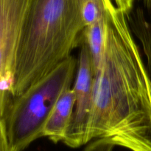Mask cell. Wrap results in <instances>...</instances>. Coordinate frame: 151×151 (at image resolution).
Here are the masks:
<instances>
[{"label":"cell","mask_w":151,"mask_h":151,"mask_svg":"<svg viewBox=\"0 0 151 151\" xmlns=\"http://www.w3.org/2000/svg\"><path fill=\"white\" fill-rule=\"evenodd\" d=\"M116 145L106 139H95L89 142L84 151H114Z\"/></svg>","instance_id":"obj_9"},{"label":"cell","mask_w":151,"mask_h":151,"mask_svg":"<svg viewBox=\"0 0 151 151\" xmlns=\"http://www.w3.org/2000/svg\"><path fill=\"white\" fill-rule=\"evenodd\" d=\"M83 0H30L15 60L13 98L70 57L85 24Z\"/></svg>","instance_id":"obj_2"},{"label":"cell","mask_w":151,"mask_h":151,"mask_svg":"<svg viewBox=\"0 0 151 151\" xmlns=\"http://www.w3.org/2000/svg\"><path fill=\"white\" fill-rule=\"evenodd\" d=\"M30 0H0V113L13 99L15 60Z\"/></svg>","instance_id":"obj_4"},{"label":"cell","mask_w":151,"mask_h":151,"mask_svg":"<svg viewBox=\"0 0 151 151\" xmlns=\"http://www.w3.org/2000/svg\"><path fill=\"white\" fill-rule=\"evenodd\" d=\"M135 1L136 0H114L115 5L126 16H128L133 10Z\"/></svg>","instance_id":"obj_10"},{"label":"cell","mask_w":151,"mask_h":151,"mask_svg":"<svg viewBox=\"0 0 151 151\" xmlns=\"http://www.w3.org/2000/svg\"><path fill=\"white\" fill-rule=\"evenodd\" d=\"M75 105V91L69 87L62 93L55 105L44 128L43 137H47L54 143L63 142L70 125Z\"/></svg>","instance_id":"obj_6"},{"label":"cell","mask_w":151,"mask_h":151,"mask_svg":"<svg viewBox=\"0 0 151 151\" xmlns=\"http://www.w3.org/2000/svg\"><path fill=\"white\" fill-rule=\"evenodd\" d=\"M150 15V21L147 22L142 10H137L131 17L132 27L136 34L142 41L143 50L147 60V69L151 76V0H144Z\"/></svg>","instance_id":"obj_8"},{"label":"cell","mask_w":151,"mask_h":151,"mask_svg":"<svg viewBox=\"0 0 151 151\" xmlns=\"http://www.w3.org/2000/svg\"><path fill=\"white\" fill-rule=\"evenodd\" d=\"M78 59L71 56L51 72L13 98L0 115V130L11 151H22L39 138L62 93L71 87Z\"/></svg>","instance_id":"obj_3"},{"label":"cell","mask_w":151,"mask_h":151,"mask_svg":"<svg viewBox=\"0 0 151 151\" xmlns=\"http://www.w3.org/2000/svg\"><path fill=\"white\" fill-rule=\"evenodd\" d=\"M108 13L109 10L107 14L104 17L86 26L82 33L83 40L86 44L91 54L94 74L100 69L103 59Z\"/></svg>","instance_id":"obj_7"},{"label":"cell","mask_w":151,"mask_h":151,"mask_svg":"<svg viewBox=\"0 0 151 151\" xmlns=\"http://www.w3.org/2000/svg\"><path fill=\"white\" fill-rule=\"evenodd\" d=\"M81 51L78 59L73 90L75 93V105L70 125L63 143L72 148L87 144V136L93 107L94 71L91 54L81 37Z\"/></svg>","instance_id":"obj_5"},{"label":"cell","mask_w":151,"mask_h":151,"mask_svg":"<svg viewBox=\"0 0 151 151\" xmlns=\"http://www.w3.org/2000/svg\"><path fill=\"white\" fill-rule=\"evenodd\" d=\"M100 139L131 151H151V76L128 17L113 1L87 136L88 144Z\"/></svg>","instance_id":"obj_1"}]
</instances>
